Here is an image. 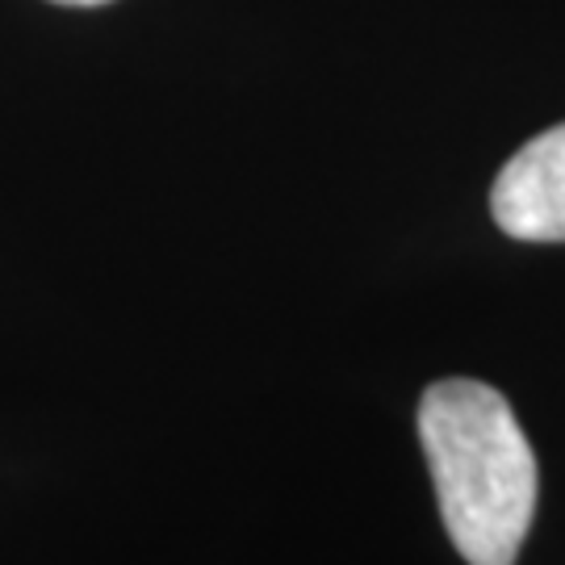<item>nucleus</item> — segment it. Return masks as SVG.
<instances>
[{
  "label": "nucleus",
  "instance_id": "1",
  "mask_svg": "<svg viewBox=\"0 0 565 565\" xmlns=\"http://www.w3.org/2000/svg\"><path fill=\"white\" fill-rule=\"evenodd\" d=\"M419 445L452 548L469 565H515L536 515V457L511 403L469 377L427 385Z\"/></svg>",
  "mask_w": 565,
  "mask_h": 565
},
{
  "label": "nucleus",
  "instance_id": "2",
  "mask_svg": "<svg viewBox=\"0 0 565 565\" xmlns=\"http://www.w3.org/2000/svg\"><path fill=\"white\" fill-rule=\"evenodd\" d=\"M499 231L524 243H565V121L527 139L490 189Z\"/></svg>",
  "mask_w": 565,
  "mask_h": 565
},
{
  "label": "nucleus",
  "instance_id": "3",
  "mask_svg": "<svg viewBox=\"0 0 565 565\" xmlns=\"http://www.w3.org/2000/svg\"><path fill=\"white\" fill-rule=\"evenodd\" d=\"M55 4H67V9H93V4H109V0H55Z\"/></svg>",
  "mask_w": 565,
  "mask_h": 565
}]
</instances>
